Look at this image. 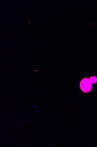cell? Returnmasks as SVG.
Wrapping results in <instances>:
<instances>
[{
  "label": "cell",
  "instance_id": "cell-1",
  "mask_svg": "<svg viewBox=\"0 0 97 147\" xmlns=\"http://www.w3.org/2000/svg\"><path fill=\"white\" fill-rule=\"evenodd\" d=\"M80 88L81 90L84 93H88L92 90V86L89 78L84 77L81 80L80 83Z\"/></svg>",
  "mask_w": 97,
  "mask_h": 147
},
{
  "label": "cell",
  "instance_id": "cell-2",
  "mask_svg": "<svg viewBox=\"0 0 97 147\" xmlns=\"http://www.w3.org/2000/svg\"><path fill=\"white\" fill-rule=\"evenodd\" d=\"M89 78L90 82L92 84L94 85L97 83V77L96 76H90Z\"/></svg>",
  "mask_w": 97,
  "mask_h": 147
}]
</instances>
